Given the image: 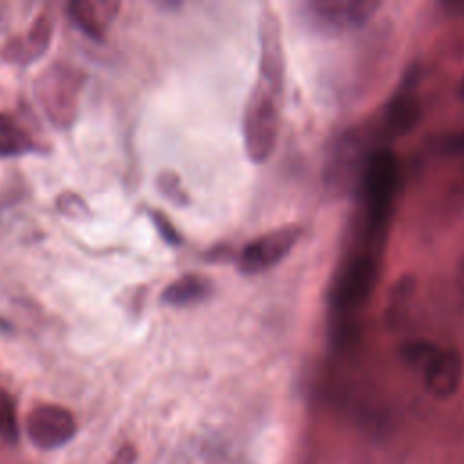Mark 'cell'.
I'll list each match as a JSON object with an SVG mask.
<instances>
[{"label": "cell", "mask_w": 464, "mask_h": 464, "mask_svg": "<svg viewBox=\"0 0 464 464\" xmlns=\"http://www.w3.org/2000/svg\"><path fill=\"white\" fill-rule=\"evenodd\" d=\"M359 183L364 199L368 246L381 250L399 188V160L388 149L372 150L362 165Z\"/></svg>", "instance_id": "6da1fadb"}, {"label": "cell", "mask_w": 464, "mask_h": 464, "mask_svg": "<svg viewBox=\"0 0 464 464\" xmlns=\"http://www.w3.org/2000/svg\"><path fill=\"white\" fill-rule=\"evenodd\" d=\"M85 72L65 62L51 63L34 82V96L56 129H69L76 121L80 94L85 83Z\"/></svg>", "instance_id": "7a4b0ae2"}, {"label": "cell", "mask_w": 464, "mask_h": 464, "mask_svg": "<svg viewBox=\"0 0 464 464\" xmlns=\"http://www.w3.org/2000/svg\"><path fill=\"white\" fill-rule=\"evenodd\" d=\"M277 98V94L257 82L246 100L243 112V140L248 158L256 163L266 161L276 149L279 134Z\"/></svg>", "instance_id": "3957f363"}, {"label": "cell", "mask_w": 464, "mask_h": 464, "mask_svg": "<svg viewBox=\"0 0 464 464\" xmlns=\"http://www.w3.org/2000/svg\"><path fill=\"white\" fill-rule=\"evenodd\" d=\"M379 250L368 248L348 261L332 288V303L341 315L353 314L372 295L379 279Z\"/></svg>", "instance_id": "277c9868"}, {"label": "cell", "mask_w": 464, "mask_h": 464, "mask_svg": "<svg viewBox=\"0 0 464 464\" xmlns=\"http://www.w3.org/2000/svg\"><path fill=\"white\" fill-rule=\"evenodd\" d=\"M379 7V2L370 0H321L308 2L304 14L312 25L326 33H344L364 25Z\"/></svg>", "instance_id": "5b68a950"}, {"label": "cell", "mask_w": 464, "mask_h": 464, "mask_svg": "<svg viewBox=\"0 0 464 464\" xmlns=\"http://www.w3.org/2000/svg\"><path fill=\"white\" fill-rule=\"evenodd\" d=\"M74 415L60 404H38L25 417V433L40 450H56L76 435Z\"/></svg>", "instance_id": "8992f818"}, {"label": "cell", "mask_w": 464, "mask_h": 464, "mask_svg": "<svg viewBox=\"0 0 464 464\" xmlns=\"http://www.w3.org/2000/svg\"><path fill=\"white\" fill-rule=\"evenodd\" d=\"M299 236L297 227H283L252 239L239 254V270L243 274H261L276 266L288 256Z\"/></svg>", "instance_id": "52a82bcc"}, {"label": "cell", "mask_w": 464, "mask_h": 464, "mask_svg": "<svg viewBox=\"0 0 464 464\" xmlns=\"http://www.w3.org/2000/svg\"><path fill=\"white\" fill-rule=\"evenodd\" d=\"M51 38H53V22L45 13H40L24 34L11 36L4 44L0 54L9 63L29 65L40 60L47 53L51 45Z\"/></svg>", "instance_id": "ba28073f"}, {"label": "cell", "mask_w": 464, "mask_h": 464, "mask_svg": "<svg viewBox=\"0 0 464 464\" xmlns=\"http://www.w3.org/2000/svg\"><path fill=\"white\" fill-rule=\"evenodd\" d=\"M283 51L279 25L272 13L263 14L261 22V67H259V83L270 89L274 94L283 91Z\"/></svg>", "instance_id": "9c48e42d"}, {"label": "cell", "mask_w": 464, "mask_h": 464, "mask_svg": "<svg viewBox=\"0 0 464 464\" xmlns=\"http://www.w3.org/2000/svg\"><path fill=\"white\" fill-rule=\"evenodd\" d=\"M422 373L426 388L431 395L439 399L451 397L462 381L460 353L455 348H439Z\"/></svg>", "instance_id": "30bf717a"}, {"label": "cell", "mask_w": 464, "mask_h": 464, "mask_svg": "<svg viewBox=\"0 0 464 464\" xmlns=\"http://www.w3.org/2000/svg\"><path fill=\"white\" fill-rule=\"evenodd\" d=\"M118 7L120 4L109 0H74L67 5V13L82 33L96 42H103L109 24L116 18Z\"/></svg>", "instance_id": "8fae6325"}, {"label": "cell", "mask_w": 464, "mask_h": 464, "mask_svg": "<svg viewBox=\"0 0 464 464\" xmlns=\"http://www.w3.org/2000/svg\"><path fill=\"white\" fill-rule=\"evenodd\" d=\"M420 120V102L413 87H402L386 105L384 129L392 136L410 132Z\"/></svg>", "instance_id": "7c38bea8"}, {"label": "cell", "mask_w": 464, "mask_h": 464, "mask_svg": "<svg viewBox=\"0 0 464 464\" xmlns=\"http://www.w3.org/2000/svg\"><path fill=\"white\" fill-rule=\"evenodd\" d=\"M210 294V281L199 274H185L165 286L161 301L170 306H188Z\"/></svg>", "instance_id": "4fadbf2b"}, {"label": "cell", "mask_w": 464, "mask_h": 464, "mask_svg": "<svg viewBox=\"0 0 464 464\" xmlns=\"http://www.w3.org/2000/svg\"><path fill=\"white\" fill-rule=\"evenodd\" d=\"M36 149V141L14 116L0 114V158L22 156Z\"/></svg>", "instance_id": "5bb4252c"}, {"label": "cell", "mask_w": 464, "mask_h": 464, "mask_svg": "<svg viewBox=\"0 0 464 464\" xmlns=\"http://www.w3.org/2000/svg\"><path fill=\"white\" fill-rule=\"evenodd\" d=\"M413 285L415 283H413L411 276H404L395 281V285L390 292V297H388L386 310H384V319L390 328H397L404 323L408 308H410L411 294H413Z\"/></svg>", "instance_id": "9a60e30c"}, {"label": "cell", "mask_w": 464, "mask_h": 464, "mask_svg": "<svg viewBox=\"0 0 464 464\" xmlns=\"http://www.w3.org/2000/svg\"><path fill=\"white\" fill-rule=\"evenodd\" d=\"M0 439L5 444H16L18 440V420H16L14 401L4 390H0Z\"/></svg>", "instance_id": "2e32d148"}, {"label": "cell", "mask_w": 464, "mask_h": 464, "mask_svg": "<svg viewBox=\"0 0 464 464\" xmlns=\"http://www.w3.org/2000/svg\"><path fill=\"white\" fill-rule=\"evenodd\" d=\"M437 352H439V346H437V344H433V343H430V341L419 339V341H408V343L402 346L401 355H402V359H404L408 364H411V366H415V368H419V370L424 372V368L430 364V361L435 357Z\"/></svg>", "instance_id": "e0dca14e"}, {"label": "cell", "mask_w": 464, "mask_h": 464, "mask_svg": "<svg viewBox=\"0 0 464 464\" xmlns=\"http://www.w3.org/2000/svg\"><path fill=\"white\" fill-rule=\"evenodd\" d=\"M158 187L170 201L178 205H183L187 201V194L181 188V181L174 172H161L158 176Z\"/></svg>", "instance_id": "ac0fdd59"}, {"label": "cell", "mask_w": 464, "mask_h": 464, "mask_svg": "<svg viewBox=\"0 0 464 464\" xmlns=\"http://www.w3.org/2000/svg\"><path fill=\"white\" fill-rule=\"evenodd\" d=\"M149 214H150V219H152V223H154L156 230L160 232V236L163 237V241H165V243L174 245V246L181 243V236H179V232L176 230V227L170 223V219H169L163 212H160V210H150Z\"/></svg>", "instance_id": "d6986e66"}, {"label": "cell", "mask_w": 464, "mask_h": 464, "mask_svg": "<svg viewBox=\"0 0 464 464\" xmlns=\"http://www.w3.org/2000/svg\"><path fill=\"white\" fill-rule=\"evenodd\" d=\"M56 207L67 214V216H72V218H78V216H85L89 214V208L85 205V201L74 194V192H62L56 199Z\"/></svg>", "instance_id": "ffe728a7"}, {"label": "cell", "mask_w": 464, "mask_h": 464, "mask_svg": "<svg viewBox=\"0 0 464 464\" xmlns=\"http://www.w3.org/2000/svg\"><path fill=\"white\" fill-rule=\"evenodd\" d=\"M136 457H138V453H136L134 444L125 442V444H121V446L118 448V451H116V455L112 457L111 464H134Z\"/></svg>", "instance_id": "44dd1931"}, {"label": "cell", "mask_w": 464, "mask_h": 464, "mask_svg": "<svg viewBox=\"0 0 464 464\" xmlns=\"http://www.w3.org/2000/svg\"><path fill=\"white\" fill-rule=\"evenodd\" d=\"M451 145H453L457 150L464 152V134H459V136L451 141Z\"/></svg>", "instance_id": "7402d4cb"}, {"label": "cell", "mask_w": 464, "mask_h": 464, "mask_svg": "<svg viewBox=\"0 0 464 464\" xmlns=\"http://www.w3.org/2000/svg\"><path fill=\"white\" fill-rule=\"evenodd\" d=\"M460 96L464 98V76H462V80H460Z\"/></svg>", "instance_id": "603a6c76"}, {"label": "cell", "mask_w": 464, "mask_h": 464, "mask_svg": "<svg viewBox=\"0 0 464 464\" xmlns=\"http://www.w3.org/2000/svg\"><path fill=\"white\" fill-rule=\"evenodd\" d=\"M462 285H464V270H462Z\"/></svg>", "instance_id": "cb8c5ba5"}]
</instances>
